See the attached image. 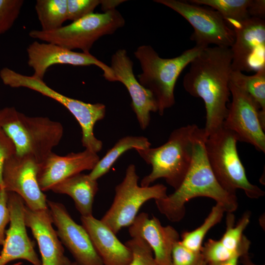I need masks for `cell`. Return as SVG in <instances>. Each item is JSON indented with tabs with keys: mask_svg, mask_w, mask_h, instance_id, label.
I'll use <instances>...</instances> for the list:
<instances>
[{
	"mask_svg": "<svg viewBox=\"0 0 265 265\" xmlns=\"http://www.w3.org/2000/svg\"><path fill=\"white\" fill-rule=\"evenodd\" d=\"M232 61L230 48L209 46L190 62L184 77L186 91L204 103L206 122L204 130L207 136L222 126L227 115Z\"/></svg>",
	"mask_w": 265,
	"mask_h": 265,
	"instance_id": "cell-1",
	"label": "cell"
},
{
	"mask_svg": "<svg viewBox=\"0 0 265 265\" xmlns=\"http://www.w3.org/2000/svg\"><path fill=\"white\" fill-rule=\"evenodd\" d=\"M207 136L204 129L199 128L193 139L191 162L182 182L174 192L155 200L159 212L171 222L183 219L186 203L198 197L213 199L227 212H233L238 209L236 194L221 186L211 167L205 150Z\"/></svg>",
	"mask_w": 265,
	"mask_h": 265,
	"instance_id": "cell-2",
	"label": "cell"
},
{
	"mask_svg": "<svg viewBox=\"0 0 265 265\" xmlns=\"http://www.w3.org/2000/svg\"><path fill=\"white\" fill-rule=\"evenodd\" d=\"M0 129L12 142L15 154L41 163L61 141L62 124L47 117L28 116L14 107L0 109Z\"/></svg>",
	"mask_w": 265,
	"mask_h": 265,
	"instance_id": "cell-3",
	"label": "cell"
},
{
	"mask_svg": "<svg viewBox=\"0 0 265 265\" xmlns=\"http://www.w3.org/2000/svg\"><path fill=\"white\" fill-rule=\"evenodd\" d=\"M204 48L195 45L171 58H161L150 45L140 46L134 52L142 69L138 80L152 94L159 115L174 105V88L179 76Z\"/></svg>",
	"mask_w": 265,
	"mask_h": 265,
	"instance_id": "cell-4",
	"label": "cell"
},
{
	"mask_svg": "<svg viewBox=\"0 0 265 265\" xmlns=\"http://www.w3.org/2000/svg\"><path fill=\"white\" fill-rule=\"evenodd\" d=\"M198 129L195 124L176 129L161 146L136 150L140 157L152 166L151 172L142 179L140 186H148L156 180L163 178L174 189H177L190 165L193 139Z\"/></svg>",
	"mask_w": 265,
	"mask_h": 265,
	"instance_id": "cell-5",
	"label": "cell"
},
{
	"mask_svg": "<svg viewBox=\"0 0 265 265\" xmlns=\"http://www.w3.org/2000/svg\"><path fill=\"white\" fill-rule=\"evenodd\" d=\"M236 135L223 126L208 135L205 140L206 153L218 182L227 191L236 194L242 190L251 199H258L265 192L248 180L238 155Z\"/></svg>",
	"mask_w": 265,
	"mask_h": 265,
	"instance_id": "cell-6",
	"label": "cell"
},
{
	"mask_svg": "<svg viewBox=\"0 0 265 265\" xmlns=\"http://www.w3.org/2000/svg\"><path fill=\"white\" fill-rule=\"evenodd\" d=\"M0 78L6 85L33 90L62 105L79 123L82 132L81 143L85 149L96 153L102 150L103 142L95 137L94 128L96 122L105 117V105L86 103L66 96L50 87L43 80L33 76L24 75L7 67L0 70Z\"/></svg>",
	"mask_w": 265,
	"mask_h": 265,
	"instance_id": "cell-7",
	"label": "cell"
},
{
	"mask_svg": "<svg viewBox=\"0 0 265 265\" xmlns=\"http://www.w3.org/2000/svg\"><path fill=\"white\" fill-rule=\"evenodd\" d=\"M125 24L124 17L115 9L102 13H91L56 29H33L29 32V35L69 50L80 49L82 53H88L99 38L113 34Z\"/></svg>",
	"mask_w": 265,
	"mask_h": 265,
	"instance_id": "cell-8",
	"label": "cell"
},
{
	"mask_svg": "<svg viewBox=\"0 0 265 265\" xmlns=\"http://www.w3.org/2000/svg\"><path fill=\"white\" fill-rule=\"evenodd\" d=\"M135 166L130 164L122 181L115 188V196L108 211L101 219L115 234L129 227L137 215L141 206L151 199L165 198L167 187L162 184L139 186Z\"/></svg>",
	"mask_w": 265,
	"mask_h": 265,
	"instance_id": "cell-9",
	"label": "cell"
},
{
	"mask_svg": "<svg viewBox=\"0 0 265 265\" xmlns=\"http://www.w3.org/2000/svg\"><path fill=\"white\" fill-rule=\"evenodd\" d=\"M183 17L194 29L190 39L196 45L208 47L210 44L231 48L235 41L233 29L216 10L191 3L188 0H155Z\"/></svg>",
	"mask_w": 265,
	"mask_h": 265,
	"instance_id": "cell-10",
	"label": "cell"
},
{
	"mask_svg": "<svg viewBox=\"0 0 265 265\" xmlns=\"http://www.w3.org/2000/svg\"><path fill=\"white\" fill-rule=\"evenodd\" d=\"M232 102L222 126L233 132L238 141L249 143L265 153V123L259 106L243 89L230 81Z\"/></svg>",
	"mask_w": 265,
	"mask_h": 265,
	"instance_id": "cell-11",
	"label": "cell"
},
{
	"mask_svg": "<svg viewBox=\"0 0 265 265\" xmlns=\"http://www.w3.org/2000/svg\"><path fill=\"white\" fill-rule=\"evenodd\" d=\"M39 163L28 156L13 153L3 159L2 169L3 188L14 192L32 210L48 208L46 195L39 185Z\"/></svg>",
	"mask_w": 265,
	"mask_h": 265,
	"instance_id": "cell-12",
	"label": "cell"
},
{
	"mask_svg": "<svg viewBox=\"0 0 265 265\" xmlns=\"http://www.w3.org/2000/svg\"><path fill=\"white\" fill-rule=\"evenodd\" d=\"M235 41L230 48L234 71L256 72L265 67V21L250 17L233 23Z\"/></svg>",
	"mask_w": 265,
	"mask_h": 265,
	"instance_id": "cell-13",
	"label": "cell"
},
{
	"mask_svg": "<svg viewBox=\"0 0 265 265\" xmlns=\"http://www.w3.org/2000/svg\"><path fill=\"white\" fill-rule=\"evenodd\" d=\"M28 65L32 68L33 77L43 80L49 67L56 64L73 66L95 65L103 71V76L109 81H116L110 66L90 53L76 52L51 43L35 41L26 48Z\"/></svg>",
	"mask_w": 265,
	"mask_h": 265,
	"instance_id": "cell-14",
	"label": "cell"
},
{
	"mask_svg": "<svg viewBox=\"0 0 265 265\" xmlns=\"http://www.w3.org/2000/svg\"><path fill=\"white\" fill-rule=\"evenodd\" d=\"M7 192L10 214L9 226L0 254V265H6L16 260H26L32 265H41L34 242L28 237L24 219L25 203L14 192Z\"/></svg>",
	"mask_w": 265,
	"mask_h": 265,
	"instance_id": "cell-15",
	"label": "cell"
},
{
	"mask_svg": "<svg viewBox=\"0 0 265 265\" xmlns=\"http://www.w3.org/2000/svg\"><path fill=\"white\" fill-rule=\"evenodd\" d=\"M48 207L61 241L79 265H104L90 237L81 225L72 218L61 203L47 200Z\"/></svg>",
	"mask_w": 265,
	"mask_h": 265,
	"instance_id": "cell-16",
	"label": "cell"
},
{
	"mask_svg": "<svg viewBox=\"0 0 265 265\" xmlns=\"http://www.w3.org/2000/svg\"><path fill=\"white\" fill-rule=\"evenodd\" d=\"M133 63L125 49L118 50L112 56L110 67L116 81L121 82L132 99L131 106L139 126L145 130L151 120V112H158L156 102L151 93L136 79L133 71Z\"/></svg>",
	"mask_w": 265,
	"mask_h": 265,
	"instance_id": "cell-17",
	"label": "cell"
},
{
	"mask_svg": "<svg viewBox=\"0 0 265 265\" xmlns=\"http://www.w3.org/2000/svg\"><path fill=\"white\" fill-rule=\"evenodd\" d=\"M100 159L97 153L87 149L64 156L52 152L39 164L37 179L43 191L59 182L85 170H92Z\"/></svg>",
	"mask_w": 265,
	"mask_h": 265,
	"instance_id": "cell-18",
	"label": "cell"
},
{
	"mask_svg": "<svg viewBox=\"0 0 265 265\" xmlns=\"http://www.w3.org/2000/svg\"><path fill=\"white\" fill-rule=\"evenodd\" d=\"M24 219L36 240L41 256V265H63L71 261L64 255V249L49 208L32 210L26 205Z\"/></svg>",
	"mask_w": 265,
	"mask_h": 265,
	"instance_id": "cell-19",
	"label": "cell"
},
{
	"mask_svg": "<svg viewBox=\"0 0 265 265\" xmlns=\"http://www.w3.org/2000/svg\"><path fill=\"white\" fill-rule=\"evenodd\" d=\"M129 233L132 238H141L147 243L159 265H171L172 248L180 240L173 227L163 226L157 217L141 212L129 227Z\"/></svg>",
	"mask_w": 265,
	"mask_h": 265,
	"instance_id": "cell-20",
	"label": "cell"
},
{
	"mask_svg": "<svg viewBox=\"0 0 265 265\" xmlns=\"http://www.w3.org/2000/svg\"><path fill=\"white\" fill-rule=\"evenodd\" d=\"M80 220L104 265L130 263L132 258L131 249L101 219L91 215L81 216Z\"/></svg>",
	"mask_w": 265,
	"mask_h": 265,
	"instance_id": "cell-21",
	"label": "cell"
},
{
	"mask_svg": "<svg viewBox=\"0 0 265 265\" xmlns=\"http://www.w3.org/2000/svg\"><path fill=\"white\" fill-rule=\"evenodd\" d=\"M51 190L70 196L81 216L93 215V205L98 191V184L97 181L92 179L88 174L80 173L72 176L56 184Z\"/></svg>",
	"mask_w": 265,
	"mask_h": 265,
	"instance_id": "cell-22",
	"label": "cell"
},
{
	"mask_svg": "<svg viewBox=\"0 0 265 265\" xmlns=\"http://www.w3.org/2000/svg\"><path fill=\"white\" fill-rule=\"evenodd\" d=\"M148 139L143 136L128 135L119 139L108 150L88 174L93 180H96L106 174L119 158L129 150L146 149L151 147Z\"/></svg>",
	"mask_w": 265,
	"mask_h": 265,
	"instance_id": "cell-23",
	"label": "cell"
},
{
	"mask_svg": "<svg viewBox=\"0 0 265 265\" xmlns=\"http://www.w3.org/2000/svg\"><path fill=\"white\" fill-rule=\"evenodd\" d=\"M251 215L250 212H245L235 226L234 214L227 212L226 230L219 240L229 250L243 255L248 253L251 241L243 232L250 223Z\"/></svg>",
	"mask_w": 265,
	"mask_h": 265,
	"instance_id": "cell-24",
	"label": "cell"
},
{
	"mask_svg": "<svg viewBox=\"0 0 265 265\" xmlns=\"http://www.w3.org/2000/svg\"><path fill=\"white\" fill-rule=\"evenodd\" d=\"M230 81L243 89L256 102L260 108L262 120L265 123V67L251 76L232 71Z\"/></svg>",
	"mask_w": 265,
	"mask_h": 265,
	"instance_id": "cell-25",
	"label": "cell"
},
{
	"mask_svg": "<svg viewBox=\"0 0 265 265\" xmlns=\"http://www.w3.org/2000/svg\"><path fill=\"white\" fill-rule=\"evenodd\" d=\"M35 9L42 30L60 28L67 20V0H37Z\"/></svg>",
	"mask_w": 265,
	"mask_h": 265,
	"instance_id": "cell-26",
	"label": "cell"
},
{
	"mask_svg": "<svg viewBox=\"0 0 265 265\" xmlns=\"http://www.w3.org/2000/svg\"><path fill=\"white\" fill-rule=\"evenodd\" d=\"M189 2L212 7L227 23L242 21L250 17L248 9L252 0H189Z\"/></svg>",
	"mask_w": 265,
	"mask_h": 265,
	"instance_id": "cell-27",
	"label": "cell"
},
{
	"mask_svg": "<svg viewBox=\"0 0 265 265\" xmlns=\"http://www.w3.org/2000/svg\"><path fill=\"white\" fill-rule=\"evenodd\" d=\"M225 212L223 208L216 203L199 227L191 231H185L182 233V239L180 240L181 243L192 251L201 252L206 234L212 228L221 221Z\"/></svg>",
	"mask_w": 265,
	"mask_h": 265,
	"instance_id": "cell-28",
	"label": "cell"
},
{
	"mask_svg": "<svg viewBox=\"0 0 265 265\" xmlns=\"http://www.w3.org/2000/svg\"><path fill=\"white\" fill-rule=\"evenodd\" d=\"M125 244L132 253V260L128 265H159L151 247L142 238H132Z\"/></svg>",
	"mask_w": 265,
	"mask_h": 265,
	"instance_id": "cell-29",
	"label": "cell"
},
{
	"mask_svg": "<svg viewBox=\"0 0 265 265\" xmlns=\"http://www.w3.org/2000/svg\"><path fill=\"white\" fill-rule=\"evenodd\" d=\"M201 253L204 261L208 264L227 260L236 255H244L241 253L233 252L225 247L220 240L210 238L202 245Z\"/></svg>",
	"mask_w": 265,
	"mask_h": 265,
	"instance_id": "cell-30",
	"label": "cell"
},
{
	"mask_svg": "<svg viewBox=\"0 0 265 265\" xmlns=\"http://www.w3.org/2000/svg\"><path fill=\"white\" fill-rule=\"evenodd\" d=\"M24 3L23 0H0V35L13 26Z\"/></svg>",
	"mask_w": 265,
	"mask_h": 265,
	"instance_id": "cell-31",
	"label": "cell"
},
{
	"mask_svg": "<svg viewBox=\"0 0 265 265\" xmlns=\"http://www.w3.org/2000/svg\"><path fill=\"white\" fill-rule=\"evenodd\" d=\"M203 262L201 252L188 249L180 240L174 244L171 253V265H201Z\"/></svg>",
	"mask_w": 265,
	"mask_h": 265,
	"instance_id": "cell-32",
	"label": "cell"
},
{
	"mask_svg": "<svg viewBox=\"0 0 265 265\" xmlns=\"http://www.w3.org/2000/svg\"><path fill=\"white\" fill-rule=\"evenodd\" d=\"M101 0H67V20L73 22L93 13Z\"/></svg>",
	"mask_w": 265,
	"mask_h": 265,
	"instance_id": "cell-33",
	"label": "cell"
},
{
	"mask_svg": "<svg viewBox=\"0 0 265 265\" xmlns=\"http://www.w3.org/2000/svg\"><path fill=\"white\" fill-rule=\"evenodd\" d=\"M10 214L7 205V192L3 188L0 191V245H3L5 237V227L9 223Z\"/></svg>",
	"mask_w": 265,
	"mask_h": 265,
	"instance_id": "cell-34",
	"label": "cell"
},
{
	"mask_svg": "<svg viewBox=\"0 0 265 265\" xmlns=\"http://www.w3.org/2000/svg\"><path fill=\"white\" fill-rule=\"evenodd\" d=\"M249 16L263 19L265 15V0H252L248 9Z\"/></svg>",
	"mask_w": 265,
	"mask_h": 265,
	"instance_id": "cell-35",
	"label": "cell"
},
{
	"mask_svg": "<svg viewBox=\"0 0 265 265\" xmlns=\"http://www.w3.org/2000/svg\"><path fill=\"white\" fill-rule=\"evenodd\" d=\"M125 0H101V8L103 11L106 12L116 9L115 7L124 2Z\"/></svg>",
	"mask_w": 265,
	"mask_h": 265,
	"instance_id": "cell-36",
	"label": "cell"
},
{
	"mask_svg": "<svg viewBox=\"0 0 265 265\" xmlns=\"http://www.w3.org/2000/svg\"><path fill=\"white\" fill-rule=\"evenodd\" d=\"M240 256L236 255L227 260L207 264V265H238V261L240 260Z\"/></svg>",
	"mask_w": 265,
	"mask_h": 265,
	"instance_id": "cell-37",
	"label": "cell"
},
{
	"mask_svg": "<svg viewBox=\"0 0 265 265\" xmlns=\"http://www.w3.org/2000/svg\"><path fill=\"white\" fill-rule=\"evenodd\" d=\"M240 259L242 265H261L254 263L249 257L248 253L241 257Z\"/></svg>",
	"mask_w": 265,
	"mask_h": 265,
	"instance_id": "cell-38",
	"label": "cell"
},
{
	"mask_svg": "<svg viewBox=\"0 0 265 265\" xmlns=\"http://www.w3.org/2000/svg\"><path fill=\"white\" fill-rule=\"evenodd\" d=\"M16 265H19L18 264ZM79 265L76 262H72V261H70L69 262H68V263H66L64 265Z\"/></svg>",
	"mask_w": 265,
	"mask_h": 265,
	"instance_id": "cell-39",
	"label": "cell"
},
{
	"mask_svg": "<svg viewBox=\"0 0 265 265\" xmlns=\"http://www.w3.org/2000/svg\"><path fill=\"white\" fill-rule=\"evenodd\" d=\"M201 265H207L206 263L204 262Z\"/></svg>",
	"mask_w": 265,
	"mask_h": 265,
	"instance_id": "cell-40",
	"label": "cell"
},
{
	"mask_svg": "<svg viewBox=\"0 0 265 265\" xmlns=\"http://www.w3.org/2000/svg\"><path fill=\"white\" fill-rule=\"evenodd\" d=\"M0 189H1V187H0Z\"/></svg>",
	"mask_w": 265,
	"mask_h": 265,
	"instance_id": "cell-41",
	"label": "cell"
}]
</instances>
